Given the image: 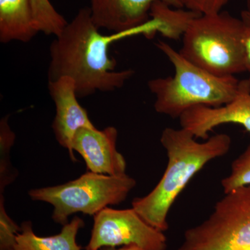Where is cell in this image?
Masks as SVG:
<instances>
[{"label": "cell", "mask_w": 250, "mask_h": 250, "mask_svg": "<svg viewBox=\"0 0 250 250\" xmlns=\"http://www.w3.org/2000/svg\"><path fill=\"white\" fill-rule=\"evenodd\" d=\"M49 91L56 106L52 129L57 142L68 151L73 162L77 159L72 149V141L82 128H96L88 113L77 100L75 83L71 79L62 77L49 82Z\"/></svg>", "instance_id": "30bf717a"}, {"label": "cell", "mask_w": 250, "mask_h": 250, "mask_svg": "<svg viewBox=\"0 0 250 250\" xmlns=\"http://www.w3.org/2000/svg\"><path fill=\"white\" fill-rule=\"evenodd\" d=\"M117 139L114 126L82 128L74 136L72 149L82 156L89 172L121 177L126 174V162L117 149Z\"/></svg>", "instance_id": "9c48e42d"}, {"label": "cell", "mask_w": 250, "mask_h": 250, "mask_svg": "<svg viewBox=\"0 0 250 250\" xmlns=\"http://www.w3.org/2000/svg\"><path fill=\"white\" fill-rule=\"evenodd\" d=\"M21 231V225L5 209L4 194H0V250H13Z\"/></svg>", "instance_id": "ac0fdd59"}, {"label": "cell", "mask_w": 250, "mask_h": 250, "mask_svg": "<svg viewBox=\"0 0 250 250\" xmlns=\"http://www.w3.org/2000/svg\"><path fill=\"white\" fill-rule=\"evenodd\" d=\"M126 246H138L143 250H166L167 238L164 232L146 223L132 207L127 209L106 207L94 216L85 250Z\"/></svg>", "instance_id": "52a82bcc"}, {"label": "cell", "mask_w": 250, "mask_h": 250, "mask_svg": "<svg viewBox=\"0 0 250 250\" xmlns=\"http://www.w3.org/2000/svg\"><path fill=\"white\" fill-rule=\"evenodd\" d=\"M39 33L30 0H0V41L29 42Z\"/></svg>", "instance_id": "7c38bea8"}, {"label": "cell", "mask_w": 250, "mask_h": 250, "mask_svg": "<svg viewBox=\"0 0 250 250\" xmlns=\"http://www.w3.org/2000/svg\"><path fill=\"white\" fill-rule=\"evenodd\" d=\"M35 19L36 25L39 32L46 35L59 36L67 25L66 20L62 16L49 0H30Z\"/></svg>", "instance_id": "9a60e30c"}, {"label": "cell", "mask_w": 250, "mask_h": 250, "mask_svg": "<svg viewBox=\"0 0 250 250\" xmlns=\"http://www.w3.org/2000/svg\"><path fill=\"white\" fill-rule=\"evenodd\" d=\"M181 128L190 131L197 139L209 138V133L224 124L241 125L250 133V82L243 80L238 95L218 107L197 106L190 108L179 118Z\"/></svg>", "instance_id": "ba28073f"}, {"label": "cell", "mask_w": 250, "mask_h": 250, "mask_svg": "<svg viewBox=\"0 0 250 250\" xmlns=\"http://www.w3.org/2000/svg\"><path fill=\"white\" fill-rule=\"evenodd\" d=\"M13 250H82L77 243L79 231L84 227V221L75 216L62 225L60 233L54 236H39L33 230L31 221L23 222Z\"/></svg>", "instance_id": "4fadbf2b"}, {"label": "cell", "mask_w": 250, "mask_h": 250, "mask_svg": "<svg viewBox=\"0 0 250 250\" xmlns=\"http://www.w3.org/2000/svg\"><path fill=\"white\" fill-rule=\"evenodd\" d=\"M230 0H184L187 9L200 15L218 14Z\"/></svg>", "instance_id": "d6986e66"}, {"label": "cell", "mask_w": 250, "mask_h": 250, "mask_svg": "<svg viewBox=\"0 0 250 250\" xmlns=\"http://www.w3.org/2000/svg\"><path fill=\"white\" fill-rule=\"evenodd\" d=\"M221 186L225 193L238 188L250 186V143L244 152L233 160L231 172L222 179Z\"/></svg>", "instance_id": "e0dca14e"}, {"label": "cell", "mask_w": 250, "mask_h": 250, "mask_svg": "<svg viewBox=\"0 0 250 250\" xmlns=\"http://www.w3.org/2000/svg\"><path fill=\"white\" fill-rule=\"evenodd\" d=\"M156 1L177 9L185 7L184 0H88V7L99 29L118 33L133 30L149 21L151 7Z\"/></svg>", "instance_id": "8fae6325"}, {"label": "cell", "mask_w": 250, "mask_h": 250, "mask_svg": "<svg viewBox=\"0 0 250 250\" xmlns=\"http://www.w3.org/2000/svg\"><path fill=\"white\" fill-rule=\"evenodd\" d=\"M160 141L167 153L165 172L152 191L135 198L131 205L146 223L164 232L169 228V211L179 194L206 164L226 155L232 141L229 135L218 134L198 142L183 128L167 127L162 131Z\"/></svg>", "instance_id": "7a4b0ae2"}, {"label": "cell", "mask_w": 250, "mask_h": 250, "mask_svg": "<svg viewBox=\"0 0 250 250\" xmlns=\"http://www.w3.org/2000/svg\"><path fill=\"white\" fill-rule=\"evenodd\" d=\"M15 140L16 136L10 127L9 116L4 117L0 122V194H4L5 188L12 184L18 174L10 160V152Z\"/></svg>", "instance_id": "2e32d148"}, {"label": "cell", "mask_w": 250, "mask_h": 250, "mask_svg": "<svg viewBox=\"0 0 250 250\" xmlns=\"http://www.w3.org/2000/svg\"><path fill=\"white\" fill-rule=\"evenodd\" d=\"M179 52L217 76L246 72L243 21L226 11L200 15L184 33Z\"/></svg>", "instance_id": "277c9868"}, {"label": "cell", "mask_w": 250, "mask_h": 250, "mask_svg": "<svg viewBox=\"0 0 250 250\" xmlns=\"http://www.w3.org/2000/svg\"><path fill=\"white\" fill-rule=\"evenodd\" d=\"M156 45L174 70L173 76L148 82V88L155 96L154 107L158 113L179 119L190 108L223 106L239 93L243 80L213 75L188 60L164 41H158Z\"/></svg>", "instance_id": "3957f363"}, {"label": "cell", "mask_w": 250, "mask_h": 250, "mask_svg": "<svg viewBox=\"0 0 250 250\" xmlns=\"http://www.w3.org/2000/svg\"><path fill=\"white\" fill-rule=\"evenodd\" d=\"M176 250H250V186L225 193Z\"/></svg>", "instance_id": "8992f818"}, {"label": "cell", "mask_w": 250, "mask_h": 250, "mask_svg": "<svg viewBox=\"0 0 250 250\" xmlns=\"http://www.w3.org/2000/svg\"><path fill=\"white\" fill-rule=\"evenodd\" d=\"M241 19L244 27L245 65L246 72L249 74L250 82V14L246 10L242 11Z\"/></svg>", "instance_id": "ffe728a7"}, {"label": "cell", "mask_w": 250, "mask_h": 250, "mask_svg": "<svg viewBox=\"0 0 250 250\" xmlns=\"http://www.w3.org/2000/svg\"><path fill=\"white\" fill-rule=\"evenodd\" d=\"M246 11L250 14V0H246Z\"/></svg>", "instance_id": "7402d4cb"}, {"label": "cell", "mask_w": 250, "mask_h": 250, "mask_svg": "<svg viewBox=\"0 0 250 250\" xmlns=\"http://www.w3.org/2000/svg\"><path fill=\"white\" fill-rule=\"evenodd\" d=\"M157 29L156 22L149 21L133 30L104 35L94 23L89 7L82 8L51 43L48 82L71 79L78 98L120 89L135 71L116 70V61L108 54L110 45L136 34L154 36Z\"/></svg>", "instance_id": "6da1fadb"}, {"label": "cell", "mask_w": 250, "mask_h": 250, "mask_svg": "<svg viewBox=\"0 0 250 250\" xmlns=\"http://www.w3.org/2000/svg\"><path fill=\"white\" fill-rule=\"evenodd\" d=\"M136 186V180L127 174L115 177L87 172L61 185L31 189L29 196L53 206L52 220L62 226L75 213L95 216L108 206L119 205Z\"/></svg>", "instance_id": "5b68a950"}, {"label": "cell", "mask_w": 250, "mask_h": 250, "mask_svg": "<svg viewBox=\"0 0 250 250\" xmlns=\"http://www.w3.org/2000/svg\"><path fill=\"white\" fill-rule=\"evenodd\" d=\"M98 250H143L139 247L136 246H126L118 247V248H111V247H105V248H100Z\"/></svg>", "instance_id": "44dd1931"}, {"label": "cell", "mask_w": 250, "mask_h": 250, "mask_svg": "<svg viewBox=\"0 0 250 250\" xmlns=\"http://www.w3.org/2000/svg\"><path fill=\"white\" fill-rule=\"evenodd\" d=\"M153 21L160 24L159 33L171 40L183 37L190 22L200 14L190 11L172 7L163 1L152 4L149 13Z\"/></svg>", "instance_id": "5bb4252c"}]
</instances>
